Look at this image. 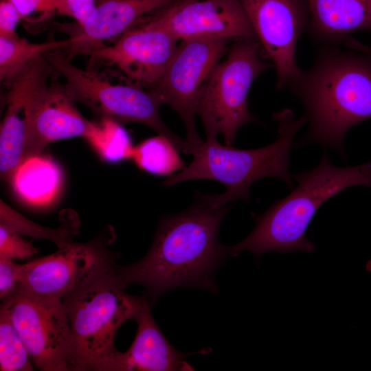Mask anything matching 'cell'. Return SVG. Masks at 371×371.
Returning <instances> with one entry per match:
<instances>
[{"label": "cell", "mask_w": 371, "mask_h": 371, "mask_svg": "<svg viewBox=\"0 0 371 371\" xmlns=\"http://www.w3.org/2000/svg\"><path fill=\"white\" fill-rule=\"evenodd\" d=\"M69 39L49 40L32 43L19 36L0 37V80L6 85L21 69L36 57L55 49L65 48Z\"/></svg>", "instance_id": "cell-23"}, {"label": "cell", "mask_w": 371, "mask_h": 371, "mask_svg": "<svg viewBox=\"0 0 371 371\" xmlns=\"http://www.w3.org/2000/svg\"><path fill=\"white\" fill-rule=\"evenodd\" d=\"M116 268V267H115ZM115 269L62 298L71 330L69 371H104L119 328L137 317L146 297L126 293Z\"/></svg>", "instance_id": "cell-5"}, {"label": "cell", "mask_w": 371, "mask_h": 371, "mask_svg": "<svg viewBox=\"0 0 371 371\" xmlns=\"http://www.w3.org/2000/svg\"><path fill=\"white\" fill-rule=\"evenodd\" d=\"M17 8L27 30L35 32L57 16L72 18L67 0H9Z\"/></svg>", "instance_id": "cell-25"}, {"label": "cell", "mask_w": 371, "mask_h": 371, "mask_svg": "<svg viewBox=\"0 0 371 371\" xmlns=\"http://www.w3.org/2000/svg\"><path fill=\"white\" fill-rule=\"evenodd\" d=\"M296 187L262 215L254 216L256 226L243 240L229 247V256L249 251L257 257L269 251L287 254L313 252L314 244L305 232L322 203L353 186L371 188V160L355 166L338 167L324 154L314 169L295 174Z\"/></svg>", "instance_id": "cell-3"}, {"label": "cell", "mask_w": 371, "mask_h": 371, "mask_svg": "<svg viewBox=\"0 0 371 371\" xmlns=\"http://www.w3.org/2000/svg\"><path fill=\"white\" fill-rule=\"evenodd\" d=\"M108 225L91 240L59 248L49 256L20 265V284L38 295L61 299L114 271L119 254L109 249L115 240Z\"/></svg>", "instance_id": "cell-8"}, {"label": "cell", "mask_w": 371, "mask_h": 371, "mask_svg": "<svg viewBox=\"0 0 371 371\" xmlns=\"http://www.w3.org/2000/svg\"><path fill=\"white\" fill-rule=\"evenodd\" d=\"M278 123V139L272 144L256 149L242 150L221 144L215 136L207 139L192 153L193 159L180 171L167 177L164 186L198 179L215 180L223 183L226 191L213 194L216 203L226 206L232 201L248 200L250 186L266 177L282 179L293 188L289 171V155L293 138L299 129L307 122L304 114L298 119L289 109H282L273 115Z\"/></svg>", "instance_id": "cell-4"}, {"label": "cell", "mask_w": 371, "mask_h": 371, "mask_svg": "<svg viewBox=\"0 0 371 371\" xmlns=\"http://www.w3.org/2000/svg\"><path fill=\"white\" fill-rule=\"evenodd\" d=\"M20 264L0 255V298L3 300L12 294L20 285Z\"/></svg>", "instance_id": "cell-27"}, {"label": "cell", "mask_w": 371, "mask_h": 371, "mask_svg": "<svg viewBox=\"0 0 371 371\" xmlns=\"http://www.w3.org/2000/svg\"><path fill=\"white\" fill-rule=\"evenodd\" d=\"M135 321L137 331L134 341L124 352H115L106 366L105 371H191L194 368L186 359L189 356L210 351L208 348L194 352L176 350L166 339L156 324L150 303L144 302Z\"/></svg>", "instance_id": "cell-16"}, {"label": "cell", "mask_w": 371, "mask_h": 371, "mask_svg": "<svg viewBox=\"0 0 371 371\" xmlns=\"http://www.w3.org/2000/svg\"><path fill=\"white\" fill-rule=\"evenodd\" d=\"M286 86L302 103L309 122L298 146L315 142L342 155L347 132L371 119V60L357 51L324 45L311 67Z\"/></svg>", "instance_id": "cell-2"}, {"label": "cell", "mask_w": 371, "mask_h": 371, "mask_svg": "<svg viewBox=\"0 0 371 371\" xmlns=\"http://www.w3.org/2000/svg\"><path fill=\"white\" fill-rule=\"evenodd\" d=\"M258 40L239 39L212 71L201 95L196 115L206 136L221 135L232 146L244 124L258 122L248 109V93L254 80L273 67Z\"/></svg>", "instance_id": "cell-7"}, {"label": "cell", "mask_w": 371, "mask_h": 371, "mask_svg": "<svg viewBox=\"0 0 371 371\" xmlns=\"http://www.w3.org/2000/svg\"><path fill=\"white\" fill-rule=\"evenodd\" d=\"M148 15L179 41L195 38L258 41L238 0H176Z\"/></svg>", "instance_id": "cell-14"}, {"label": "cell", "mask_w": 371, "mask_h": 371, "mask_svg": "<svg viewBox=\"0 0 371 371\" xmlns=\"http://www.w3.org/2000/svg\"><path fill=\"white\" fill-rule=\"evenodd\" d=\"M72 18L79 25H82L93 12L94 0H67Z\"/></svg>", "instance_id": "cell-29"}, {"label": "cell", "mask_w": 371, "mask_h": 371, "mask_svg": "<svg viewBox=\"0 0 371 371\" xmlns=\"http://www.w3.org/2000/svg\"><path fill=\"white\" fill-rule=\"evenodd\" d=\"M62 182L58 166L41 154L24 159L10 183L17 196L34 206L47 205L57 195Z\"/></svg>", "instance_id": "cell-19"}, {"label": "cell", "mask_w": 371, "mask_h": 371, "mask_svg": "<svg viewBox=\"0 0 371 371\" xmlns=\"http://www.w3.org/2000/svg\"><path fill=\"white\" fill-rule=\"evenodd\" d=\"M56 74L62 76L66 91L74 102L86 106L98 118H110L122 124L137 122L170 139L186 154L192 148L187 139L175 134L163 122L158 94L128 79L113 67L81 69L71 63L64 48L44 54Z\"/></svg>", "instance_id": "cell-6"}, {"label": "cell", "mask_w": 371, "mask_h": 371, "mask_svg": "<svg viewBox=\"0 0 371 371\" xmlns=\"http://www.w3.org/2000/svg\"><path fill=\"white\" fill-rule=\"evenodd\" d=\"M38 254V249L21 234L0 226V255L12 260L25 259Z\"/></svg>", "instance_id": "cell-26"}, {"label": "cell", "mask_w": 371, "mask_h": 371, "mask_svg": "<svg viewBox=\"0 0 371 371\" xmlns=\"http://www.w3.org/2000/svg\"><path fill=\"white\" fill-rule=\"evenodd\" d=\"M75 102L64 84L55 78L50 81L32 126L23 160L41 154L53 142L84 137L89 120L82 115Z\"/></svg>", "instance_id": "cell-17"}, {"label": "cell", "mask_w": 371, "mask_h": 371, "mask_svg": "<svg viewBox=\"0 0 371 371\" xmlns=\"http://www.w3.org/2000/svg\"><path fill=\"white\" fill-rule=\"evenodd\" d=\"M228 40L195 38L179 41L160 80L152 89L183 121L192 153L203 140L199 135L195 115L203 91L227 50Z\"/></svg>", "instance_id": "cell-10"}, {"label": "cell", "mask_w": 371, "mask_h": 371, "mask_svg": "<svg viewBox=\"0 0 371 371\" xmlns=\"http://www.w3.org/2000/svg\"><path fill=\"white\" fill-rule=\"evenodd\" d=\"M27 350L11 320L8 311L0 308V370H33Z\"/></svg>", "instance_id": "cell-24"}, {"label": "cell", "mask_w": 371, "mask_h": 371, "mask_svg": "<svg viewBox=\"0 0 371 371\" xmlns=\"http://www.w3.org/2000/svg\"><path fill=\"white\" fill-rule=\"evenodd\" d=\"M228 210L207 194L188 210L164 216L146 255L133 264L117 265V276L126 286H143L150 304L166 291L181 286L216 292L215 272L229 256V247L218 238Z\"/></svg>", "instance_id": "cell-1"}, {"label": "cell", "mask_w": 371, "mask_h": 371, "mask_svg": "<svg viewBox=\"0 0 371 371\" xmlns=\"http://www.w3.org/2000/svg\"><path fill=\"white\" fill-rule=\"evenodd\" d=\"M238 1L271 60L276 70L277 87L282 89L301 71L296 62V45L309 21L307 1Z\"/></svg>", "instance_id": "cell-13"}, {"label": "cell", "mask_w": 371, "mask_h": 371, "mask_svg": "<svg viewBox=\"0 0 371 371\" xmlns=\"http://www.w3.org/2000/svg\"><path fill=\"white\" fill-rule=\"evenodd\" d=\"M344 44L347 47L364 54L371 60V47L364 45L350 36L345 41Z\"/></svg>", "instance_id": "cell-30"}, {"label": "cell", "mask_w": 371, "mask_h": 371, "mask_svg": "<svg viewBox=\"0 0 371 371\" xmlns=\"http://www.w3.org/2000/svg\"><path fill=\"white\" fill-rule=\"evenodd\" d=\"M102 160L117 163L131 159L133 146L124 124L110 118L89 121L83 137Z\"/></svg>", "instance_id": "cell-21"}, {"label": "cell", "mask_w": 371, "mask_h": 371, "mask_svg": "<svg viewBox=\"0 0 371 371\" xmlns=\"http://www.w3.org/2000/svg\"><path fill=\"white\" fill-rule=\"evenodd\" d=\"M367 269H368V270L371 271V260L368 262V263L367 265Z\"/></svg>", "instance_id": "cell-31"}, {"label": "cell", "mask_w": 371, "mask_h": 371, "mask_svg": "<svg viewBox=\"0 0 371 371\" xmlns=\"http://www.w3.org/2000/svg\"><path fill=\"white\" fill-rule=\"evenodd\" d=\"M176 0H94L95 8L82 25H61L69 36V45L64 48L71 60L77 55H87L95 49L113 43L146 15Z\"/></svg>", "instance_id": "cell-15"}, {"label": "cell", "mask_w": 371, "mask_h": 371, "mask_svg": "<svg viewBox=\"0 0 371 371\" xmlns=\"http://www.w3.org/2000/svg\"><path fill=\"white\" fill-rule=\"evenodd\" d=\"M306 31L314 42L337 46L359 31L371 32V0H306Z\"/></svg>", "instance_id": "cell-18"}, {"label": "cell", "mask_w": 371, "mask_h": 371, "mask_svg": "<svg viewBox=\"0 0 371 371\" xmlns=\"http://www.w3.org/2000/svg\"><path fill=\"white\" fill-rule=\"evenodd\" d=\"M22 16L9 0H0V37L15 38L19 36L16 31Z\"/></svg>", "instance_id": "cell-28"}, {"label": "cell", "mask_w": 371, "mask_h": 371, "mask_svg": "<svg viewBox=\"0 0 371 371\" xmlns=\"http://www.w3.org/2000/svg\"><path fill=\"white\" fill-rule=\"evenodd\" d=\"M179 151L170 139L158 134L134 146L131 159L142 170L169 177L184 168Z\"/></svg>", "instance_id": "cell-22"}, {"label": "cell", "mask_w": 371, "mask_h": 371, "mask_svg": "<svg viewBox=\"0 0 371 371\" xmlns=\"http://www.w3.org/2000/svg\"><path fill=\"white\" fill-rule=\"evenodd\" d=\"M62 215L61 224L58 228L45 227L32 222L1 199L0 226L21 235L51 240L58 248L71 244L72 238L79 232L80 221L77 214L72 210H67Z\"/></svg>", "instance_id": "cell-20"}, {"label": "cell", "mask_w": 371, "mask_h": 371, "mask_svg": "<svg viewBox=\"0 0 371 371\" xmlns=\"http://www.w3.org/2000/svg\"><path fill=\"white\" fill-rule=\"evenodd\" d=\"M179 42L147 14L111 44L93 49L87 68L113 67L134 82L153 89Z\"/></svg>", "instance_id": "cell-11"}, {"label": "cell", "mask_w": 371, "mask_h": 371, "mask_svg": "<svg viewBox=\"0 0 371 371\" xmlns=\"http://www.w3.org/2000/svg\"><path fill=\"white\" fill-rule=\"evenodd\" d=\"M55 74L44 54L21 69L5 86L6 110L0 128V175L10 181L23 160L34 120Z\"/></svg>", "instance_id": "cell-12"}, {"label": "cell", "mask_w": 371, "mask_h": 371, "mask_svg": "<svg viewBox=\"0 0 371 371\" xmlns=\"http://www.w3.org/2000/svg\"><path fill=\"white\" fill-rule=\"evenodd\" d=\"M34 367L42 371H69L71 330L61 299L38 295L21 284L1 300Z\"/></svg>", "instance_id": "cell-9"}]
</instances>
